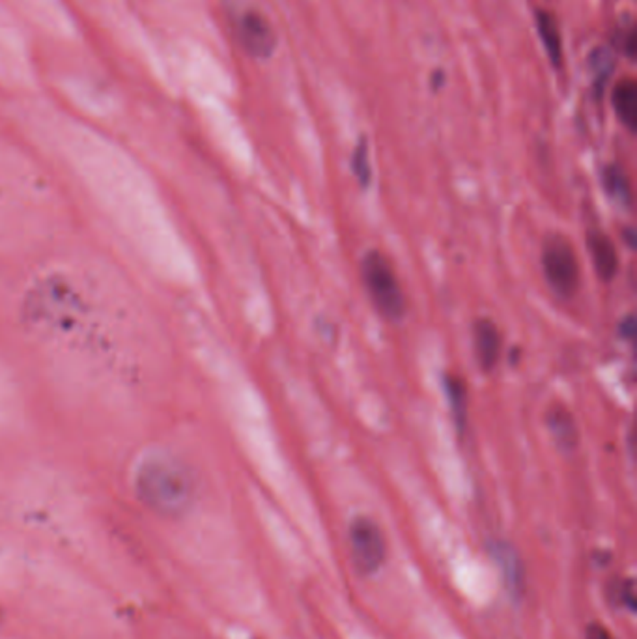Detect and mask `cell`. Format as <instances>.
<instances>
[{
    "label": "cell",
    "mask_w": 637,
    "mask_h": 639,
    "mask_svg": "<svg viewBox=\"0 0 637 639\" xmlns=\"http://www.w3.org/2000/svg\"><path fill=\"white\" fill-rule=\"evenodd\" d=\"M79 161L96 196L153 268L170 281L182 279L187 260L180 239L142 172L122 153L96 142L84 146Z\"/></svg>",
    "instance_id": "cell-1"
},
{
    "label": "cell",
    "mask_w": 637,
    "mask_h": 639,
    "mask_svg": "<svg viewBox=\"0 0 637 639\" xmlns=\"http://www.w3.org/2000/svg\"><path fill=\"white\" fill-rule=\"evenodd\" d=\"M139 496L161 514H180L191 505L193 487L189 479L180 471L165 464H150L137 480Z\"/></svg>",
    "instance_id": "cell-2"
},
{
    "label": "cell",
    "mask_w": 637,
    "mask_h": 639,
    "mask_svg": "<svg viewBox=\"0 0 637 639\" xmlns=\"http://www.w3.org/2000/svg\"><path fill=\"white\" fill-rule=\"evenodd\" d=\"M361 279L370 303L383 318L397 322L404 316L406 298L402 286L391 262L380 251H370L365 255L361 262Z\"/></svg>",
    "instance_id": "cell-3"
},
{
    "label": "cell",
    "mask_w": 637,
    "mask_h": 639,
    "mask_svg": "<svg viewBox=\"0 0 637 639\" xmlns=\"http://www.w3.org/2000/svg\"><path fill=\"white\" fill-rule=\"evenodd\" d=\"M542 270L559 298H572L580 289V262L574 247L563 236L547 237L542 249Z\"/></svg>",
    "instance_id": "cell-4"
},
{
    "label": "cell",
    "mask_w": 637,
    "mask_h": 639,
    "mask_svg": "<svg viewBox=\"0 0 637 639\" xmlns=\"http://www.w3.org/2000/svg\"><path fill=\"white\" fill-rule=\"evenodd\" d=\"M349 554L361 574H374L385 563L387 546L380 525L366 516H357L348 531Z\"/></svg>",
    "instance_id": "cell-5"
},
{
    "label": "cell",
    "mask_w": 637,
    "mask_h": 639,
    "mask_svg": "<svg viewBox=\"0 0 637 639\" xmlns=\"http://www.w3.org/2000/svg\"><path fill=\"white\" fill-rule=\"evenodd\" d=\"M236 34L244 49L254 58H270L277 49V34L268 17L254 8L239 10L234 21Z\"/></svg>",
    "instance_id": "cell-6"
},
{
    "label": "cell",
    "mask_w": 637,
    "mask_h": 639,
    "mask_svg": "<svg viewBox=\"0 0 637 639\" xmlns=\"http://www.w3.org/2000/svg\"><path fill=\"white\" fill-rule=\"evenodd\" d=\"M473 346L478 367L490 372L495 368L501 358V332L490 318H478L473 324Z\"/></svg>",
    "instance_id": "cell-7"
},
{
    "label": "cell",
    "mask_w": 637,
    "mask_h": 639,
    "mask_svg": "<svg viewBox=\"0 0 637 639\" xmlns=\"http://www.w3.org/2000/svg\"><path fill=\"white\" fill-rule=\"evenodd\" d=\"M587 247L592 262H595V270L600 275V279L611 281L619 268V256L613 241L602 232H589Z\"/></svg>",
    "instance_id": "cell-8"
},
{
    "label": "cell",
    "mask_w": 637,
    "mask_h": 639,
    "mask_svg": "<svg viewBox=\"0 0 637 639\" xmlns=\"http://www.w3.org/2000/svg\"><path fill=\"white\" fill-rule=\"evenodd\" d=\"M547 430H550L555 444L563 451H572L580 444V430L576 425L574 415L566 408H552L546 417Z\"/></svg>",
    "instance_id": "cell-9"
},
{
    "label": "cell",
    "mask_w": 637,
    "mask_h": 639,
    "mask_svg": "<svg viewBox=\"0 0 637 639\" xmlns=\"http://www.w3.org/2000/svg\"><path fill=\"white\" fill-rule=\"evenodd\" d=\"M613 108L615 115L630 131H635L637 125V86L633 81H621L613 91Z\"/></svg>",
    "instance_id": "cell-10"
},
{
    "label": "cell",
    "mask_w": 637,
    "mask_h": 639,
    "mask_svg": "<svg viewBox=\"0 0 637 639\" xmlns=\"http://www.w3.org/2000/svg\"><path fill=\"white\" fill-rule=\"evenodd\" d=\"M537 29L547 56H550L552 64L557 68V65H561V58H563V41H561V32L555 17L550 12H538Z\"/></svg>",
    "instance_id": "cell-11"
},
{
    "label": "cell",
    "mask_w": 637,
    "mask_h": 639,
    "mask_svg": "<svg viewBox=\"0 0 637 639\" xmlns=\"http://www.w3.org/2000/svg\"><path fill=\"white\" fill-rule=\"evenodd\" d=\"M589 64H590V72H592V86H595L597 96L602 98L604 88H606V84L613 73V68H615L613 53L604 46L592 49V53L589 56Z\"/></svg>",
    "instance_id": "cell-12"
},
{
    "label": "cell",
    "mask_w": 637,
    "mask_h": 639,
    "mask_svg": "<svg viewBox=\"0 0 637 639\" xmlns=\"http://www.w3.org/2000/svg\"><path fill=\"white\" fill-rule=\"evenodd\" d=\"M495 557L503 570L504 582H507V585L512 591H518L521 585V570H520V561H518V556L514 554V549H509L507 546L501 544L495 549Z\"/></svg>",
    "instance_id": "cell-13"
},
{
    "label": "cell",
    "mask_w": 637,
    "mask_h": 639,
    "mask_svg": "<svg viewBox=\"0 0 637 639\" xmlns=\"http://www.w3.org/2000/svg\"><path fill=\"white\" fill-rule=\"evenodd\" d=\"M447 393H449V399H451V406H452V411H454V417H456V427L460 428H464L466 425V387H464V382L460 380V378H452L449 376L447 378Z\"/></svg>",
    "instance_id": "cell-14"
},
{
    "label": "cell",
    "mask_w": 637,
    "mask_h": 639,
    "mask_svg": "<svg viewBox=\"0 0 637 639\" xmlns=\"http://www.w3.org/2000/svg\"><path fill=\"white\" fill-rule=\"evenodd\" d=\"M604 186H606L607 193L623 198V201H628L630 198V187H628L626 174L619 167H607L604 170Z\"/></svg>",
    "instance_id": "cell-15"
},
{
    "label": "cell",
    "mask_w": 637,
    "mask_h": 639,
    "mask_svg": "<svg viewBox=\"0 0 637 639\" xmlns=\"http://www.w3.org/2000/svg\"><path fill=\"white\" fill-rule=\"evenodd\" d=\"M351 168H354L356 178L359 180L361 186L370 184V160H368V146L365 139L359 141V144L354 150V158H351Z\"/></svg>",
    "instance_id": "cell-16"
},
{
    "label": "cell",
    "mask_w": 637,
    "mask_h": 639,
    "mask_svg": "<svg viewBox=\"0 0 637 639\" xmlns=\"http://www.w3.org/2000/svg\"><path fill=\"white\" fill-rule=\"evenodd\" d=\"M587 639H615V637L602 625H590L587 628Z\"/></svg>",
    "instance_id": "cell-17"
},
{
    "label": "cell",
    "mask_w": 637,
    "mask_h": 639,
    "mask_svg": "<svg viewBox=\"0 0 637 639\" xmlns=\"http://www.w3.org/2000/svg\"><path fill=\"white\" fill-rule=\"evenodd\" d=\"M621 333L624 335V337H632L633 333H635V322L632 320V318H626L624 322H623V327H621Z\"/></svg>",
    "instance_id": "cell-18"
}]
</instances>
